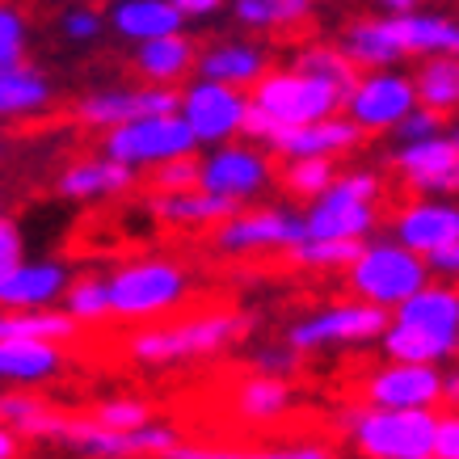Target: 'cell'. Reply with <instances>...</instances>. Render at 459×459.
Instances as JSON below:
<instances>
[{
    "instance_id": "obj_31",
    "label": "cell",
    "mask_w": 459,
    "mask_h": 459,
    "mask_svg": "<svg viewBox=\"0 0 459 459\" xmlns=\"http://www.w3.org/2000/svg\"><path fill=\"white\" fill-rule=\"evenodd\" d=\"M228 4L240 26L257 34H287L307 26L312 17V0H228Z\"/></svg>"
},
{
    "instance_id": "obj_9",
    "label": "cell",
    "mask_w": 459,
    "mask_h": 459,
    "mask_svg": "<svg viewBox=\"0 0 459 459\" xmlns=\"http://www.w3.org/2000/svg\"><path fill=\"white\" fill-rule=\"evenodd\" d=\"M350 434L367 459H413L434 455L438 413L434 409H354Z\"/></svg>"
},
{
    "instance_id": "obj_19",
    "label": "cell",
    "mask_w": 459,
    "mask_h": 459,
    "mask_svg": "<svg viewBox=\"0 0 459 459\" xmlns=\"http://www.w3.org/2000/svg\"><path fill=\"white\" fill-rule=\"evenodd\" d=\"M72 282V270L56 257H22L13 270L0 274V312H47L59 307Z\"/></svg>"
},
{
    "instance_id": "obj_32",
    "label": "cell",
    "mask_w": 459,
    "mask_h": 459,
    "mask_svg": "<svg viewBox=\"0 0 459 459\" xmlns=\"http://www.w3.org/2000/svg\"><path fill=\"white\" fill-rule=\"evenodd\" d=\"M291 409V384L274 376H257L253 371L245 384L237 388V413L245 421H279L282 413Z\"/></svg>"
},
{
    "instance_id": "obj_16",
    "label": "cell",
    "mask_w": 459,
    "mask_h": 459,
    "mask_svg": "<svg viewBox=\"0 0 459 459\" xmlns=\"http://www.w3.org/2000/svg\"><path fill=\"white\" fill-rule=\"evenodd\" d=\"M59 443H68L84 459H148L165 455L169 446H178V430L165 421H148L140 430H106L89 418H68L59 430Z\"/></svg>"
},
{
    "instance_id": "obj_14",
    "label": "cell",
    "mask_w": 459,
    "mask_h": 459,
    "mask_svg": "<svg viewBox=\"0 0 459 459\" xmlns=\"http://www.w3.org/2000/svg\"><path fill=\"white\" fill-rule=\"evenodd\" d=\"M304 240L299 211L287 207H237L223 223H215V249L228 257L253 253H291Z\"/></svg>"
},
{
    "instance_id": "obj_29",
    "label": "cell",
    "mask_w": 459,
    "mask_h": 459,
    "mask_svg": "<svg viewBox=\"0 0 459 459\" xmlns=\"http://www.w3.org/2000/svg\"><path fill=\"white\" fill-rule=\"evenodd\" d=\"M413 81V98L421 110L451 118L459 114V59L455 56H434V59H418V68L409 72Z\"/></svg>"
},
{
    "instance_id": "obj_8",
    "label": "cell",
    "mask_w": 459,
    "mask_h": 459,
    "mask_svg": "<svg viewBox=\"0 0 459 459\" xmlns=\"http://www.w3.org/2000/svg\"><path fill=\"white\" fill-rule=\"evenodd\" d=\"M274 181H279V169L262 143L232 140L220 148H203L198 156V190H207L232 207H245L253 198L270 195Z\"/></svg>"
},
{
    "instance_id": "obj_13",
    "label": "cell",
    "mask_w": 459,
    "mask_h": 459,
    "mask_svg": "<svg viewBox=\"0 0 459 459\" xmlns=\"http://www.w3.org/2000/svg\"><path fill=\"white\" fill-rule=\"evenodd\" d=\"M245 114H249V93H240V89L203 81V76H195V81L181 89L178 118L186 123V131L195 135L198 152H203V148H220V143L240 140Z\"/></svg>"
},
{
    "instance_id": "obj_17",
    "label": "cell",
    "mask_w": 459,
    "mask_h": 459,
    "mask_svg": "<svg viewBox=\"0 0 459 459\" xmlns=\"http://www.w3.org/2000/svg\"><path fill=\"white\" fill-rule=\"evenodd\" d=\"M362 404L367 409H434L443 404V367L421 362H379L362 376Z\"/></svg>"
},
{
    "instance_id": "obj_51",
    "label": "cell",
    "mask_w": 459,
    "mask_h": 459,
    "mask_svg": "<svg viewBox=\"0 0 459 459\" xmlns=\"http://www.w3.org/2000/svg\"><path fill=\"white\" fill-rule=\"evenodd\" d=\"M426 0H379V9L384 13H413V9H421Z\"/></svg>"
},
{
    "instance_id": "obj_7",
    "label": "cell",
    "mask_w": 459,
    "mask_h": 459,
    "mask_svg": "<svg viewBox=\"0 0 459 459\" xmlns=\"http://www.w3.org/2000/svg\"><path fill=\"white\" fill-rule=\"evenodd\" d=\"M342 101H346L342 89L295 68H270L249 89V106L262 110L274 123V131L279 126H304V123H320V118H333V114H342Z\"/></svg>"
},
{
    "instance_id": "obj_30",
    "label": "cell",
    "mask_w": 459,
    "mask_h": 459,
    "mask_svg": "<svg viewBox=\"0 0 459 459\" xmlns=\"http://www.w3.org/2000/svg\"><path fill=\"white\" fill-rule=\"evenodd\" d=\"M148 207L160 223H173V228H215L232 215V203L207 195V190H181V195H152Z\"/></svg>"
},
{
    "instance_id": "obj_49",
    "label": "cell",
    "mask_w": 459,
    "mask_h": 459,
    "mask_svg": "<svg viewBox=\"0 0 459 459\" xmlns=\"http://www.w3.org/2000/svg\"><path fill=\"white\" fill-rule=\"evenodd\" d=\"M178 13L190 22V17H215L220 9H228V0H173Z\"/></svg>"
},
{
    "instance_id": "obj_39",
    "label": "cell",
    "mask_w": 459,
    "mask_h": 459,
    "mask_svg": "<svg viewBox=\"0 0 459 459\" xmlns=\"http://www.w3.org/2000/svg\"><path fill=\"white\" fill-rule=\"evenodd\" d=\"M89 421H98L106 430H140V426H148L156 418H152V404L140 401V396H110V401H101L93 409Z\"/></svg>"
},
{
    "instance_id": "obj_18",
    "label": "cell",
    "mask_w": 459,
    "mask_h": 459,
    "mask_svg": "<svg viewBox=\"0 0 459 459\" xmlns=\"http://www.w3.org/2000/svg\"><path fill=\"white\" fill-rule=\"evenodd\" d=\"M455 165H459V152L451 131L418 143H396V152H392V169H396L401 186H409L418 198L455 195Z\"/></svg>"
},
{
    "instance_id": "obj_48",
    "label": "cell",
    "mask_w": 459,
    "mask_h": 459,
    "mask_svg": "<svg viewBox=\"0 0 459 459\" xmlns=\"http://www.w3.org/2000/svg\"><path fill=\"white\" fill-rule=\"evenodd\" d=\"M253 459H329L320 443H295V446H270V451H253Z\"/></svg>"
},
{
    "instance_id": "obj_21",
    "label": "cell",
    "mask_w": 459,
    "mask_h": 459,
    "mask_svg": "<svg viewBox=\"0 0 459 459\" xmlns=\"http://www.w3.org/2000/svg\"><path fill=\"white\" fill-rule=\"evenodd\" d=\"M362 143V131L350 123L346 114L320 118L304 126H279L270 135V152L282 160H342Z\"/></svg>"
},
{
    "instance_id": "obj_47",
    "label": "cell",
    "mask_w": 459,
    "mask_h": 459,
    "mask_svg": "<svg viewBox=\"0 0 459 459\" xmlns=\"http://www.w3.org/2000/svg\"><path fill=\"white\" fill-rule=\"evenodd\" d=\"M434 455H438V459H459V413H446V418H438Z\"/></svg>"
},
{
    "instance_id": "obj_22",
    "label": "cell",
    "mask_w": 459,
    "mask_h": 459,
    "mask_svg": "<svg viewBox=\"0 0 459 459\" xmlns=\"http://www.w3.org/2000/svg\"><path fill=\"white\" fill-rule=\"evenodd\" d=\"M270 68H274L270 51L253 39H220V42H211V47H198V56H195V76L228 84V89H240V93H249Z\"/></svg>"
},
{
    "instance_id": "obj_4",
    "label": "cell",
    "mask_w": 459,
    "mask_h": 459,
    "mask_svg": "<svg viewBox=\"0 0 459 459\" xmlns=\"http://www.w3.org/2000/svg\"><path fill=\"white\" fill-rule=\"evenodd\" d=\"M304 240H362L376 237L384 220V173L379 169H337L333 186L307 203Z\"/></svg>"
},
{
    "instance_id": "obj_46",
    "label": "cell",
    "mask_w": 459,
    "mask_h": 459,
    "mask_svg": "<svg viewBox=\"0 0 459 459\" xmlns=\"http://www.w3.org/2000/svg\"><path fill=\"white\" fill-rule=\"evenodd\" d=\"M426 270H430V279L459 287V240H451V245H443L438 253H430V257H426Z\"/></svg>"
},
{
    "instance_id": "obj_10",
    "label": "cell",
    "mask_w": 459,
    "mask_h": 459,
    "mask_svg": "<svg viewBox=\"0 0 459 459\" xmlns=\"http://www.w3.org/2000/svg\"><path fill=\"white\" fill-rule=\"evenodd\" d=\"M388 329V312H379L359 299H342V304L316 307L299 316L287 329V346L295 354H316V350H342V346H371Z\"/></svg>"
},
{
    "instance_id": "obj_23",
    "label": "cell",
    "mask_w": 459,
    "mask_h": 459,
    "mask_svg": "<svg viewBox=\"0 0 459 459\" xmlns=\"http://www.w3.org/2000/svg\"><path fill=\"white\" fill-rule=\"evenodd\" d=\"M135 169L118 165L110 156H76L59 169L56 178V195L68 198V203H101V198H118L135 186Z\"/></svg>"
},
{
    "instance_id": "obj_2",
    "label": "cell",
    "mask_w": 459,
    "mask_h": 459,
    "mask_svg": "<svg viewBox=\"0 0 459 459\" xmlns=\"http://www.w3.org/2000/svg\"><path fill=\"white\" fill-rule=\"evenodd\" d=\"M379 346L392 362L443 367L459 354V287L430 279L418 295L388 312Z\"/></svg>"
},
{
    "instance_id": "obj_28",
    "label": "cell",
    "mask_w": 459,
    "mask_h": 459,
    "mask_svg": "<svg viewBox=\"0 0 459 459\" xmlns=\"http://www.w3.org/2000/svg\"><path fill=\"white\" fill-rule=\"evenodd\" d=\"M64 413L34 396L26 388H0V426L13 430L17 438H59L64 430Z\"/></svg>"
},
{
    "instance_id": "obj_24",
    "label": "cell",
    "mask_w": 459,
    "mask_h": 459,
    "mask_svg": "<svg viewBox=\"0 0 459 459\" xmlns=\"http://www.w3.org/2000/svg\"><path fill=\"white\" fill-rule=\"evenodd\" d=\"M68 367V350L59 342H39V337H22V342H0V384L9 388H39L64 376Z\"/></svg>"
},
{
    "instance_id": "obj_33",
    "label": "cell",
    "mask_w": 459,
    "mask_h": 459,
    "mask_svg": "<svg viewBox=\"0 0 459 459\" xmlns=\"http://www.w3.org/2000/svg\"><path fill=\"white\" fill-rule=\"evenodd\" d=\"M81 333L59 307L47 312H0V342H22V337H39V342H59L68 346Z\"/></svg>"
},
{
    "instance_id": "obj_1",
    "label": "cell",
    "mask_w": 459,
    "mask_h": 459,
    "mask_svg": "<svg viewBox=\"0 0 459 459\" xmlns=\"http://www.w3.org/2000/svg\"><path fill=\"white\" fill-rule=\"evenodd\" d=\"M337 51L359 72L371 68H396L401 59H434L455 56L459 59V17L451 13H379V17H354Z\"/></svg>"
},
{
    "instance_id": "obj_34",
    "label": "cell",
    "mask_w": 459,
    "mask_h": 459,
    "mask_svg": "<svg viewBox=\"0 0 459 459\" xmlns=\"http://www.w3.org/2000/svg\"><path fill=\"white\" fill-rule=\"evenodd\" d=\"M287 68L307 72V76L333 84V89H342V93H350V84H354V76H359V68L337 51V42H304V47L291 56Z\"/></svg>"
},
{
    "instance_id": "obj_43",
    "label": "cell",
    "mask_w": 459,
    "mask_h": 459,
    "mask_svg": "<svg viewBox=\"0 0 459 459\" xmlns=\"http://www.w3.org/2000/svg\"><path fill=\"white\" fill-rule=\"evenodd\" d=\"M299 367V354L291 346H265L257 354V376H274V379H287Z\"/></svg>"
},
{
    "instance_id": "obj_54",
    "label": "cell",
    "mask_w": 459,
    "mask_h": 459,
    "mask_svg": "<svg viewBox=\"0 0 459 459\" xmlns=\"http://www.w3.org/2000/svg\"><path fill=\"white\" fill-rule=\"evenodd\" d=\"M0 220H4V195H0Z\"/></svg>"
},
{
    "instance_id": "obj_50",
    "label": "cell",
    "mask_w": 459,
    "mask_h": 459,
    "mask_svg": "<svg viewBox=\"0 0 459 459\" xmlns=\"http://www.w3.org/2000/svg\"><path fill=\"white\" fill-rule=\"evenodd\" d=\"M443 404H451V413H459V367H451L443 376Z\"/></svg>"
},
{
    "instance_id": "obj_11",
    "label": "cell",
    "mask_w": 459,
    "mask_h": 459,
    "mask_svg": "<svg viewBox=\"0 0 459 459\" xmlns=\"http://www.w3.org/2000/svg\"><path fill=\"white\" fill-rule=\"evenodd\" d=\"M101 156L143 173V169L169 165V160H181V156H198V143L178 114H152V118H135V123L106 131L101 135Z\"/></svg>"
},
{
    "instance_id": "obj_37",
    "label": "cell",
    "mask_w": 459,
    "mask_h": 459,
    "mask_svg": "<svg viewBox=\"0 0 459 459\" xmlns=\"http://www.w3.org/2000/svg\"><path fill=\"white\" fill-rule=\"evenodd\" d=\"M287 257L304 270H346L359 257V245L354 240H299Z\"/></svg>"
},
{
    "instance_id": "obj_42",
    "label": "cell",
    "mask_w": 459,
    "mask_h": 459,
    "mask_svg": "<svg viewBox=\"0 0 459 459\" xmlns=\"http://www.w3.org/2000/svg\"><path fill=\"white\" fill-rule=\"evenodd\" d=\"M443 131H446V118H438V114L413 106V110L396 123L392 135H396V143H418V140H430V135H443Z\"/></svg>"
},
{
    "instance_id": "obj_12",
    "label": "cell",
    "mask_w": 459,
    "mask_h": 459,
    "mask_svg": "<svg viewBox=\"0 0 459 459\" xmlns=\"http://www.w3.org/2000/svg\"><path fill=\"white\" fill-rule=\"evenodd\" d=\"M413 106H418V98H413L409 72L371 68V72H359V76H354L346 101H342V114L359 126L362 140H367V135H392L396 123H401Z\"/></svg>"
},
{
    "instance_id": "obj_44",
    "label": "cell",
    "mask_w": 459,
    "mask_h": 459,
    "mask_svg": "<svg viewBox=\"0 0 459 459\" xmlns=\"http://www.w3.org/2000/svg\"><path fill=\"white\" fill-rule=\"evenodd\" d=\"M22 257H26V237H22V228L4 215V220H0V274L13 270Z\"/></svg>"
},
{
    "instance_id": "obj_20",
    "label": "cell",
    "mask_w": 459,
    "mask_h": 459,
    "mask_svg": "<svg viewBox=\"0 0 459 459\" xmlns=\"http://www.w3.org/2000/svg\"><path fill=\"white\" fill-rule=\"evenodd\" d=\"M396 245H404L418 257H430L443 245L459 240V203L451 198H413L392 211V232Z\"/></svg>"
},
{
    "instance_id": "obj_52",
    "label": "cell",
    "mask_w": 459,
    "mask_h": 459,
    "mask_svg": "<svg viewBox=\"0 0 459 459\" xmlns=\"http://www.w3.org/2000/svg\"><path fill=\"white\" fill-rule=\"evenodd\" d=\"M17 443H22V438H17L13 430H4V426H0V459H17Z\"/></svg>"
},
{
    "instance_id": "obj_26",
    "label": "cell",
    "mask_w": 459,
    "mask_h": 459,
    "mask_svg": "<svg viewBox=\"0 0 459 459\" xmlns=\"http://www.w3.org/2000/svg\"><path fill=\"white\" fill-rule=\"evenodd\" d=\"M106 26L123 42L140 47V42L165 39V34H181L186 17L178 13L173 0H114L110 13H106Z\"/></svg>"
},
{
    "instance_id": "obj_55",
    "label": "cell",
    "mask_w": 459,
    "mask_h": 459,
    "mask_svg": "<svg viewBox=\"0 0 459 459\" xmlns=\"http://www.w3.org/2000/svg\"><path fill=\"white\" fill-rule=\"evenodd\" d=\"M413 459H438V455H413Z\"/></svg>"
},
{
    "instance_id": "obj_25",
    "label": "cell",
    "mask_w": 459,
    "mask_h": 459,
    "mask_svg": "<svg viewBox=\"0 0 459 459\" xmlns=\"http://www.w3.org/2000/svg\"><path fill=\"white\" fill-rule=\"evenodd\" d=\"M56 106V84L30 59L0 68V123H30Z\"/></svg>"
},
{
    "instance_id": "obj_3",
    "label": "cell",
    "mask_w": 459,
    "mask_h": 459,
    "mask_svg": "<svg viewBox=\"0 0 459 459\" xmlns=\"http://www.w3.org/2000/svg\"><path fill=\"white\" fill-rule=\"evenodd\" d=\"M249 333V316L232 307H211L169 325H140L126 337V359L140 367H178V362L215 359Z\"/></svg>"
},
{
    "instance_id": "obj_41",
    "label": "cell",
    "mask_w": 459,
    "mask_h": 459,
    "mask_svg": "<svg viewBox=\"0 0 459 459\" xmlns=\"http://www.w3.org/2000/svg\"><path fill=\"white\" fill-rule=\"evenodd\" d=\"M152 178V195H181V190H198V156H181L169 165L148 169Z\"/></svg>"
},
{
    "instance_id": "obj_45",
    "label": "cell",
    "mask_w": 459,
    "mask_h": 459,
    "mask_svg": "<svg viewBox=\"0 0 459 459\" xmlns=\"http://www.w3.org/2000/svg\"><path fill=\"white\" fill-rule=\"evenodd\" d=\"M160 459H253V451H245V446H190V443H178V446H169Z\"/></svg>"
},
{
    "instance_id": "obj_15",
    "label": "cell",
    "mask_w": 459,
    "mask_h": 459,
    "mask_svg": "<svg viewBox=\"0 0 459 459\" xmlns=\"http://www.w3.org/2000/svg\"><path fill=\"white\" fill-rule=\"evenodd\" d=\"M181 89H165V84H110V89H93L76 101V123L89 131H114L135 118H152V114H178Z\"/></svg>"
},
{
    "instance_id": "obj_35",
    "label": "cell",
    "mask_w": 459,
    "mask_h": 459,
    "mask_svg": "<svg viewBox=\"0 0 459 459\" xmlns=\"http://www.w3.org/2000/svg\"><path fill=\"white\" fill-rule=\"evenodd\" d=\"M59 312L81 329V325H101L110 320V295H106V279L101 274H81L68 282V291L59 299Z\"/></svg>"
},
{
    "instance_id": "obj_27",
    "label": "cell",
    "mask_w": 459,
    "mask_h": 459,
    "mask_svg": "<svg viewBox=\"0 0 459 459\" xmlns=\"http://www.w3.org/2000/svg\"><path fill=\"white\" fill-rule=\"evenodd\" d=\"M195 56L198 47L190 42V34H165V39H152V42H140L135 47V72H140L143 84H165V89H178L190 72H195Z\"/></svg>"
},
{
    "instance_id": "obj_36",
    "label": "cell",
    "mask_w": 459,
    "mask_h": 459,
    "mask_svg": "<svg viewBox=\"0 0 459 459\" xmlns=\"http://www.w3.org/2000/svg\"><path fill=\"white\" fill-rule=\"evenodd\" d=\"M337 178V160H282L279 181L282 190L299 203H316Z\"/></svg>"
},
{
    "instance_id": "obj_38",
    "label": "cell",
    "mask_w": 459,
    "mask_h": 459,
    "mask_svg": "<svg viewBox=\"0 0 459 459\" xmlns=\"http://www.w3.org/2000/svg\"><path fill=\"white\" fill-rule=\"evenodd\" d=\"M30 51V13L17 0H0V68L22 64Z\"/></svg>"
},
{
    "instance_id": "obj_5",
    "label": "cell",
    "mask_w": 459,
    "mask_h": 459,
    "mask_svg": "<svg viewBox=\"0 0 459 459\" xmlns=\"http://www.w3.org/2000/svg\"><path fill=\"white\" fill-rule=\"evenodd\" d=\"M190 270L173 257H131L106 274L110 316L126 325H160L190 299Z\"/></svg>"
},
{
    "instance_id": "obj_40",
    "label": "cell",
    "mask_w": 459,
    "mask_h": 459,
    "mask_svg": "<svg viewBox=\"0 0 459 459\" xmlns=\"http://www.w3.org/2000/svg\"><path fill=\"white\" fill-rule=\"evenodd\" d=\"M59 34L68 42H98L106 34V13L93 4H68L59 13Z\"/></svg>"
},
{
    "instance_id": "obj_53",
    "label": "cell",
    "mask_w": 459,
    "mask_h": 459,
    "mask_svg": "<svg viewBox=\"0 0 459 459\" xmlns=\"http://www.w3.org/2000/svg\"><path fill=\"white\" fill-rule=\"evenodd\" d=\"M451 140H455V152H459V126L451 131ZM455 195H459V165H455Z\"/></svg>"
},
{
    "instance_id": "obj_6",
    "label": "cell",
    "mask_w": 459,
    "mask_h": 459,
    "mask_svg": "<svg viewBox=\"0 0 459 459\" xmlns=\"http://www.w3.org/2000/svg\"><path fill=\"white\" fill-rule=\"evenodd\" d=\"M430 282L426 257L409 253L392 237H371L359 245V257L346 265V287L359 304H371L379 312L401 307L409 295H418Z\"/></svg>"
}]
</instances>
